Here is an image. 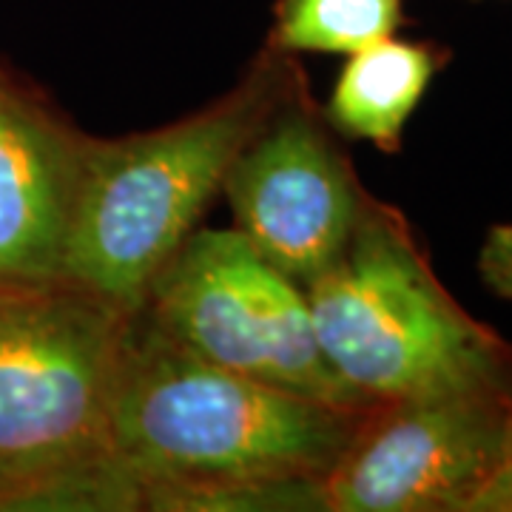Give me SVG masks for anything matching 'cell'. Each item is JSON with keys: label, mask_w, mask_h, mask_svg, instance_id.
Returning a JSON list of instances; mask_svg holds the SVG:
<instances>
[{"label": "cell", "mask_w": 512, "mask_h": 512, "mask_svg": "<svg viewBox=\"0 0 512 512\" xmlns=\"http://www.w3.org/2000/svg\"><path fill=\"white\" fill-rule=\"evenodd\" d=\"M367 407L208 365L137 316L111 407V456L140 510H325L322 478Z\"/></svg>", "instance_id": "1"}, {"label": "cell", "mask_w": 512, "mask_h": 512, "mask_svg": "<svg viewBox=\"0 0 512 512\" xmlns=\"http://www.w3.org/2000/svg\"><path fill=\"white\" fill-rule=\"evenodd\" d=\"M134 319L66 279L0 285V510H140L111 456Z\"/></svg>", "instance_id": "2"}, {"label": "cell", "mask_w": 512, "mask_h": 512, "mask_svg": "<svg viewBox=\"0 0 512 512\" xmlns=\"http://www.w3.org/2000/svg\"><path fill=\"white\" fill-rule=\"evenodd\" d=\"M299 74L296 57L265 46L208 109L120 140L86 137L60 279L140 316L154 276L197 228L237 154Z\"/></svg>", "instance_id": "3"}, {"label": "cell", "mask_w": 512, "mask_h": 512, "mask_svg": "<svg viewBox=\"0 0 512 512\" xmlns=\"http://www.w3.org/2000/svg\"><path fill=\"white\" fill-rule=\"evenodd\" d=\"M302 288L325 362L362 402L510 387L512 345L450 296L387 202L367 200L342 254Z\"/></svg>", "instance_id": "4"}, {"label": "cell", "mask_w": 512, "mask_h": 512, "mask_svg": "<svg viewBox=\"0 0 512 512\" xmlns=\"http://www.w3.org/2000/svg\"><path fill=\"white\" fill-rule=\"evenodd\" d=\"M140 316L208 365L319 402L367 404L325 362L305 288L237 228L191 231L154 276Z\"/></svg>", "instance_id": "5"}, {"label": "cell", "mask_w": 512, "mask_h": 512, "mask_svg": "<svg viewBox=\"0 0 512 512\" xmlns=\"http://www.w3.org/2000/svg\"><path fill=\"white\" fill-rule=\"evenodd\" d=\"M510 441V387L370 404L322 478V504L328 512H467Z\"/></svg>", "instance_id": "6"}, {"label": "cell", "mask_w": 512, "mask_h": 512, "mask_svg": "<svg viewBox=\"0 0 512 512\" xmlns=\"http://www.w3.org/2000/svg\"><path fill=\"white\" fill-rule=\"evenodd\" d=\"M222 194L239 234L299 285L333 265L370 200L305 72L239 151Z\"/></svg>", "instance_id": "7"}, {"label": "cell", "mask_w": 512, "mask_h": 512, "mask_svg": "<svg viewBox=\"0 0 512 512\" xmlns=\"http://www.w3.org/2000/svg\"><path fill=\"white\" fill-rule=\"evenodd\" d=\"M86 134L0 72V285L60 279Z\"/></svg>", "instance_id": "8"}, {"label": "cell", "mask_w": 512, "mask_h": 512, "mask_svg": "<svg viewBox=\"0 0 512 512\" xmlns=\"http://www.w3.org/2000/svg\"><path fill=\"white\" fill-rule=\"evenodd\" d=\"M345 57L322 109L325 123L333 134L373 143L384 154H399L407 120L419 109L436 74L453 60V52L433 40L390 35Z\"/></svg>", "instance_id": "9"}, {"label": "cell", "mask_w": 512, "mask_h": 512, "mask_svg": "<svg viewBox=\"0 0 512 512\" xmlns=\"http://www.w3.org/2000/svg\"><path fill=\"white\" fill-rule=\"evenodd\" d=\"M404 23V0H276L265 46L293 57L353 55Z\"/></svg>", "instance_id": "10"}, {"label": "cell", "mask_w": 512, "mask_h": 512, "mask_svg": "<svg viewBox=\"0 0 512 512\" xmlns=\"http://www.w3.org/2000/svg\"><path fill=\"white\" fill-rule=\"evenodd\" d=\"M478 274L484 285L512 302V225H493L478 254Z\"/></svg>", "instance_id": "11"}, {"label": "cell", "mask_w": 512, "mask_h": 512, "mask_svg": "<svg viewBox=\"0 0 512 512\" xmlns=\"http://www.w3.org/2000/svg\"><path fill=\"white\" fill-rule=\"evenodd\" d=\"M467 512H512V441L498 470L467 504Z\"/></svg>", "instance_id": "12"}, {"label": "cell", "mask_w": 512, "mask_h": 512, "mask_svg": "<svg viewBox=\"0 0 512 512\" xmlns=\"http://www.w3.org/2000/svg\"><path fill=\"white\" fill-rule=\"evenodd\" d=\"M510 393H512V365H510Z\"/></svg>", "instance_id": "13"}]
</instances>
